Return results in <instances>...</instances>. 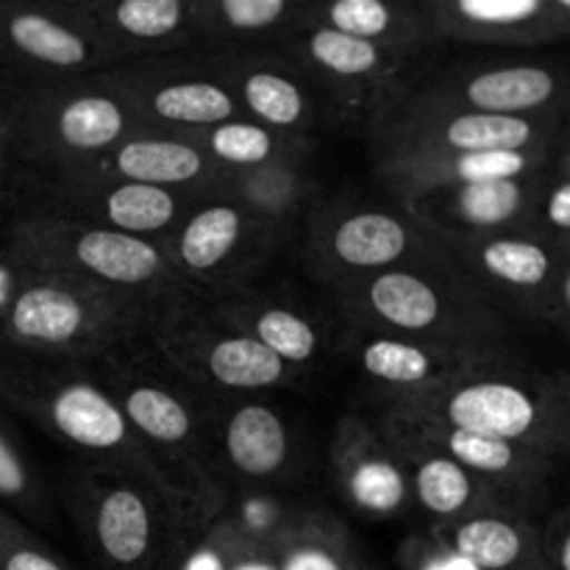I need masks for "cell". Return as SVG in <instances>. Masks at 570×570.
Masks as SVG:
<instances>
[{"label":"cell","instance_id":"cell-1","mask_svg":"<svg viewBox=\"0 0 570 570\" xmlns=\"http://www.w3.org/2000/svg\"><path fill=\"white\" fill-rule=\"evenodd\" d=\"M440 423L507 440L566 460L570 454V373L527 379H476L451 387Z\"/></svg>","mask_w":570,"mask_h":570},{"label":"cell","instance_id":"cell-2","mask_svg":"<svg viewBox=\"0 0 570 570\" xmlns=\"http://www.w3.org/2000/svg\"><path fill=\"white\" fill-rule=\"evenodd\" d=\"M0 399L31 412L50 432L87 451H122L131 443L122 406L89 382H67L37 387L9 362L0 360Z\"/></svg>","mask_w":570,"mask_h":570},{"label":"cell","instance_id":"cell-3","mask_svg":"<svg viewBox=\"0 0 570 570\" xmlns=\"http://www.w3.org/2000/svg\"><path fill=\"white\" fill-rule=\"evenodd\" d=\"M106 312L98 298L65 282L26 278L0 321V348L67 351L106 337Z\"/></svg>","mask_w":570,"mask_h":570},{"label":"cell","instance_id":"cell-4","mask_svg":"<svg viewBox=\"0 0 570 570\" xmlns=\"http://www.w3.org/2000/svg\"><path fill=\"white\" fill-rule=\"evenodd\" d=\"M14 245L20 248H50L67 250V259L78 271L100 278V282L137 287L148 284L165 273V259L159 250L142 237L115 232V228H89V232L61 234L42 223H28L17 228Z\"/></svg>","mask_w":570,"mask_h":570},{"label":"cell","instance_id":"cell-5","mask_svg":"<svg viewBox=\"0 0 570 570\" xmlns=\"http://www.w3.org/2000/svg\"><path fill=\"white\" fill-rule=\"evenodd\" d=\"M473 111L507 117H568L570 70L557 65H501L482 70L462 87Z\"/></svg>","mask_w":570,"mask_h":570},{"label":"cell","instance_id":"cell-6","mask_svg":"<svg viewBox=\"0 0 570 570\" xmlns=\"http://www.w3.org/2000/svg\"><path fill=\"white\" fill-rule=\"evenodd\" d=\"M429 434L438 440L440 454L454 460L473 476L490 479L518 493H534L540 484L560 468V460L527 445L507 443V440L484 438V434L462 432V429L445 426V423H429Z\"/></svg>","mask_w":570,"mask_h":570},{"label":"cell","instance_id":"cell-7","mask_svg":"<svg viewBox=\"0 0 570 570\" xmlns=\"http://www.w3.org/2000/svg\"><path fill=\"white\" fill-rule=\"evenodd\" d=\"M476 262L484 276L527 298L540 315L554 317L557 282L566 265L560 245L529 234H499L479 243Z\"/></svg>","mask_w":570,"mask_h":570},{"label":"cell","instance_id":"cell-8","mask_svg":"<svg viewBox=\"0 0 570 570\" xmlns=\"http://www.w3.org/2000/svg\"><path fill=\"white\" fill-rule=\"evenodd\" d=\"M92 534L100 557L117 570H134L154 551L156 523L148 499L131 484L100 490L92 512Z\"/></svg>","mask_w":570,"mask_h":570},{"label":"cell","instance_id":"cell-9","mask_svg":"<svg viewBox=\"0 0 570 570\" xmlns=\"http://www.w3.org/2000/svg\"><path fill=\"white\" fill-rule=\"evenodd\" d=\"M549 173H538L529 178H512V181H482L462 184V187H445L443 212L451 223L476 232H499V228H515L532 220L543 184Z\"/></svg>","mask_w":570,"mask_h":570},{"label":"cell","instance_id":"cell-10","mask_svg":"<svg viewBox=\"0 0 570 570\" xmlns=\"http://www.w3.org/2000/svg\"><path fill=\"white\" fill-rule=\"evenodd\" d=\"M451 551L473 570H549L543 540L523 523L501 515H473L449 534Z\"/></svg>","mask_w":570,"mask_h":570},{"label":"cell","instance_id":"cell-11","mask_svg":"<svg viewBox=\"0 0 570 570\" xmlns=\"http://www.w3.org/2000/svg\"><path fill=\"white\" fill-rule=\"evenodd\" d=\"M557 148H532V150H490V154H451L440 159L417 165L412 181L423 184L426 189L462 187V184L482 181H512V178H529L538 173H549L557 167Z\"/></svg>","mask_w":570,"mask_h":570},{"label":"cell","instance_id":"cell-12","mask_svg":"<svg viewBox=\"0 0 570 570\" xmlns=\"http://www.w3.org/2000/svg\"><path fill=\"white\" fill-rule=\"evenodd\" d=\"M0 48H9L11 53L26 56L37 65L61 67V70L87 65L92 56L81 33L31 9H0Z\"/></svg>","mask_w":570,"mask_h":570},{"label":"cell","instance_id":"cell-13","mask_svg":"<svg viewBox=\"0 0 570 570\" xmlns=\"http://www.w3.org/2000/svg\"><path fill=\"white\" fill-rule=\"evenodd\" d=\"M289 438L282 417L262 404L239 406L226 426V454L245 476H271L287 462Z\"/></svg>","mask_w":570,"mask_h":570},{"label":"cell","instance_id":"cell-14","mask_svg":"<svg viewBox=\"0 0 570 570\" xmlns=\"http://www.w3.org/2000/svg\"><path fill=\"white\" fill-rule=\"evenodd\" d=\"M410 248L406 226L384 212H360L345 217L332 237V250L348 267L393 265Z\"/></svg>","mask_w":570,"mask_h":570},{"label":"cell","instance_id":"cell-15","mask_svg":"<svg viewBox=\"0 0 570 570\" xmlns=\"http://www.w3.org/2000/svg\"><path fill=\"white\" fill-rule=\"evenodd\" d=\"M115 170L134 184L170 187L204 173V156L176 139H128L115 154Z\"/></svg>","mask_w":570,"mask_h":570},{"label":"cell","instance_id":"cell-16","mask_svg":"<svg viewBox=\"0 0 570 570\" xmlns=\"http://www.w3.org/2000/svg\"><path fill=\"white\" fill-rule=\"evenodd\" d=\"M367 304L401 332H429L443 315L438 293L415 273L387 271L367 284Z\"/></svg>","mask_w":570,"mask_h":570},{"label":"cell","instance_id":"cell-17","mask_svg":"<svg viewBox=\"0 0 570 570\" xmlns=\"http://www.w3.org/2000/svg\"><path fill=\"white\" fill-rule=\"evenodd\" d=\"M56 139L65 148L78 150V154H95L117 139L126 131V111L117 100L104 98V95H83V98L67 100L56 111Z\"/></svg>","mask_w":570,"mask_h":570},{"label":"cell","instance_id":"cell-18","mask_svg":"<svg viewBox=\"0 0 570 570\" xmlns=\"http://www.w3.org/2000/svg\"><path fill=\"white\" fill-rule=\"evenodd\" d=\"M206 371L217 384L232 390L273 387L284 379L287 365L254 337H226L206 354Z\"/></svg>","mask_w":570,"mask_h":570},{"label":"cell","instance_id":"cell-19","mask_svg":"<svg viewBox=\"0 0 570 570\" xmlns=\"http://www.w3.org/2000/svg\"><path fill=\"white\" fill-rule=\"evenodd\" d=\"M412 484H415V495L432 515L454 518L460 512L471 510L476 501L488 499L484 488H479L473 473L456 465L445 454L423 456L415 462V473H412Z\"/></svg>","mask_w":570,"mask_h":570},{"label":"cell","instance_id":"cell-20","mask_svg":"<svg viewBox=\"0 0 570 570\" xmlns=\"http://www.w3.org/2000/svg\"><path fill=\"white\" fill-rule=\"evenodd\" d=\"M243 234V212L237 206H206L193 215L178 237V256L195 273L220 265Z\"/></svg>","mask_w":570,"mask_h":570},{"label":"cell","instance_id":"cell-21","mask_svg":"<svg viewBox=\"0 0 570 570\" xmlns=\"http://www.w3.org/2000/svg\"><path fill=\"white\" fill-rule=\"evenodd\" d=\"M122 415L128 426L142 432L145 438L165 445H181L193 434V417L187 406L167 390L154 384H139L131 387L122 399Z\"/></svg>","mask_w":570,"mask_h":570},{"label":"cell","instance_id":"cell-22","mask_svg":"<svg viewBox=\"0 0 570 570\" xmlns=\"http://www.w3.org/2000/svg\"><path fill=\"white\" fill-rule=\"evenodd\" d=\"M104 215L115 226V232L150 234L165 228L176 217V195L165 187H150V184L126 181L111 189L104 198Z\"/></svg>","mask_w":570,"mask_h":570},{"label":"cell","instance_id":"cell-23","mask_svg":"<svg viewBox=\"0 0 570 570\" xmlns=\"http://www.w3.org/2000/svg\"><path fill=\"white\" fill-rule=\"evenodd\" d=\"M154 115L170 122H187V126H223L234 115V98L209 81H181L165 83L156 89Z\"/></svg>","mask_w":570,"mask_h":570},{"label":"cell","instance_id":"cell-24","mask_svg":"<svg viewBox=\"0 0 570 570\" xmlns=\"http://www.w3.org/2000/svg\"><path fill=\"white\" fill-rule=\"evenodd\" d=\"M362 367L367 376L387 384H404V387H417L423 382H432L440 376L443 362L432 351L421 345L404 343V340H371L360 354Z\"/></svg>","mask_w":570,"mask_h":570},{"label":"cell","instance_id":"cell-25","mask_svg":"<svg viewBox=\"0 0 570 570\" xmlns=\"http://www.w3.org/2000/svg\"><path fill=\"white\" fill-rule=\"evenodd\" d=\"M306 50L323 70L340 78L373 76L384 67V53L376 42L348 37V33H340L326 26L309 33Z\"/></svg>","mask_w":570,"mask_h":570},{"label":"cell","instance_id":"cell-26","mask_svg":"<svg viewBox=\"0 0 570 570\" xmlns=\"http://www.w3.org/2000/svg\"><path fill=\"white\" fill-rule=\"evenodd\" d=\"M243 98L259 120L289 128L304 117L306 100L289 78L276 72H250L243 83Z\"/></svg>","mask_w":570,"mask_h":570},{"label":"cell","instance_id":"cell-27","mask_svg":"<svg viewBox=\"0 0 570 570\" xmlns=\"http://www.w3.org/2000/svg\"><path fill=\"white\" fill-rule=\"evenodd\" d=\"M254 340L287 362H309L317 351V334L309 321L289 309H259L254 315Z\"/></svg>","mask_w":570,"mask_h":570},{"label":"cell","instance_id":"cell-28","mask_svg":"<svg viewBox=\"0 0 570 570\" xmlns=\"http://www.w3.org/2000/svg\"><path fill=\"white\" fill-rule=\"evenodd\" d=\"M187 6L181 0H122L111 9L115 26L137 39H161L184 26Z\"/></svg>","mask_w":570,"mask_h":570},{"label":"cell","instance_id":"cell-29","mask_svg":"<svg viewBox=\"0 0 570 570\" xmlns=\"http://www.w3.org/2000/svg\"><path fill=\"white\" fill-rule=\"evenodd\" d=\"M212 154L228 165H262L273 154V137L254 122H223L209 134Z\"/></svg>","mask_w":570,"mask_h":570},{"label":"cell","instance_id":"cell-30","mask_svg":"<svg viewBox=\"0 0 570 570\" xmlns=\"http://www.w3.org/2000/svg\"><path fill=\"white\" fill-rule=\"evenodd\" d=\"M323 14L326 28L367 42H376L395 26V11L382 0H337L323 9Z\"/></svg>","mask_w":570,"mask_h":570},{"label":"cell","instance_id":"cell-31","mask_svg":"<svg viewBox=\"0 0 570 570\" xmlns=\"http://www.w3.org/2000/svg\"><path fill=\"white\" fill-rule=\"evenodd\" d=\"M0 570H70L26 527L0 510Z\"/></svg>","mask_w":570,"mask_h":570},{"label":"cell","instance_id":"cell-32","mask_svg":"<svg viewBox=\"0 0 570 570\" xmlns=\"http://www.w3.org/2000/svg\"><path fill=\"white\" fill-rule=\"evenodd\" d=\"M534 226L546 234H554L557 245L570 239V176L557 170L546 178L543 193L532 215Z\"/></svg>","mask_w":570,"mask_h":570},{"label":"cell","instance_id":"cell-33","mask_svg":"<svg viewBox=\"0 0 570 570\" xmlns=\"http://www.w3.org/2000/svg\"><path fill=\"white\" fill-rule=\"evenodd\" d=\"M0 499L14 507H26V510L37 504L31 471L3 423H0Z\"/></svg>","mask_w":570,"mask_h":570},{"label":"cell","instance_id":"cell-34","mask_svg":"<svg viewBox=\"0 0 570 570\" xmlns=\"http://www.w3.org/2000/svg\"><path fill=\"white\" fill-rule=\"evenodd\" d=\"M287 0H223L215 6L223 22L234 31H262V28L276 26L287 14Z\"/></svg>","mask_w":570,"mask_h":570},{"label":"cell","instance_id":"cell-35","mask_svg":"<svg viewBox=\"0 0 570 570\" xmlns=\"http://www.w3.org/2000/svg\"><path fill=\"white\" fill-rule=\"evenodd\" d=\"M278 570H348L337 551L326 549L321 543H295L282 557Z\"/></svg>","mask_w":570,"mask_h":570},{"label":"cell","instance_id":"cell-36","mask_svg":"<svg viewBox=\"0 0 570 570\" xmlns=\"http://www.w3.org/2000/svg\"><path fill=\"white\" fill-rule=\"evenodd\" d=\"M543 560L549 570H570V512L560 515L543 543Z\"/></svg>","mask_w":570,"mask_h":570},{"label":"cell","instance_id":"cell-37","mask_svg":"<svg viewBox=\"0 0 570 570\" xmlns=\"http://www.w3.org/2000/svg\"><path fill=\"white\" fill-rule=\"evenodd\" d=\"M22 276H20V265L14 259H0V321H3L6 309H9L11 298L20 289Z\"/></svg>","mask_w":570,"mask_h":570},{"label":"cell","instance_id":"cell-38","mask_svg":"<svg viewBox=\"0 0 570 570\" xmlns=\"http://www.w3.org/2000/svg\"><path fill=\"white\" fill-rule=\"evenodd\" d=\"M562 256H566V254H562ZM554 317L570 332V259H568V256H566V265H562L560 282H557Z\"/></svg>","mask_w":570,"mask_h":570},{"label":"cell","instance_id":"cell-39","mask_svg":"<svg viewBox=\"0 0 570 570\" xmlns=\"http://www.w3.org/2000/svg\"><path fill=\"white\" fill-rule=\"evenodd\" d=\"M187 570H226V568H223L220 554H212V551H204V554H198L193 562H189Z\"/></svg>","mask_w":570,"mask_h":570},{"label":"cell","instance_id":"cell-40","mask_svg":"<svg viewBox=\"0 0 570 570\" xmlns=\"http://www.w3.org/2000/svg\"><path fill=\"white\" fill-rule=\"evenodd\" d=\"M557 170L570 176V126L566 128V137L560 142V154H557Z\"/></svg>","mask_w":570,"mask_h":570},{"label":"cell","instance_id":"cell-41","mask_svg":"<svg viewBox=\"0 0 570 570\" xmlns=\"http://www.w3.org/2000/svg\"><path fill=\"white\" fill-rule=\"evenodd\" d=\"M6 142H9V120H6L3 111H0V156H3Z\"/></svg>","mask_w":570,"mask_h":570},{"label":"cell","instance_id":"cell-42","mask_svg":"<svg viewBox=\"0 0 570 570\" xmlns=\"http://www.w3.org/2000/svg\"><path fill=\"white\" fill-rule=\"evenodd\" d=\"M560 250L570 259V239H566V243H560Z\"/></svg>","mask_w":570,"mask_h":570},{"label":"cell","instance_id":"cell-43","mask_svg":"<svg viewBox=\"0 0 570 570\" xmlns=\"http://www.w3.org/2000/svg\"><path fill=\"white\" fill-rule=\"evenodd\" d=\"M0 161H3V156H0Z\"/></svg>","mask_w":570,"mask_h":570},{"label":"cell","instance_id":"cell-44","mask_svg":"<svg viewBox=\"0 0 570 570\" xmlns=\"http://www.w3.org/2000/svg\"><path fill=\"white\" fill-rule=\"evenodd\" d=\"M568 126H570V120H568Z\"/></svg>","mask_w":570,"mask_h":570}]
</instances>
